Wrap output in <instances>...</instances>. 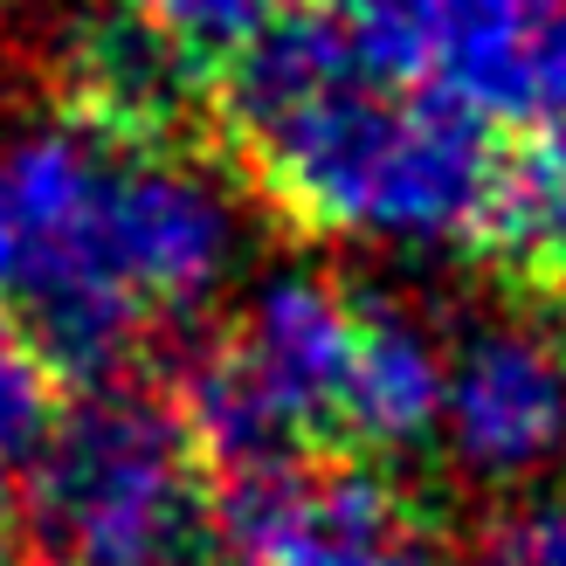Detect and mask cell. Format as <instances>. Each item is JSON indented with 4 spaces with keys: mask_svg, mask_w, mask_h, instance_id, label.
<instances>
[{
    "mask_svg": "<svg viewBox=\"0 0 566 566\" xmlns=\"http://www.w3.org/2000/svg\"><path fill=\"white\" fill-rule=\"evenodd\" d=\"M476 566H566V491L504 504V512L484 525Z\"/></svg>",
    "mask_w": 566,
    "mask_h": 566,
    "instance_id": "9",
    "label": "cell"
},
{
    "mask_svg": "<svg viewBox=\"0 0 566 566\" xmlns=\"http://www.w3.org/2000/svg\"><path fill=\"white\" fill-rule=\"evenodd\" d=\"M214 476L159 374L70 394L28 463L35 566H214Z\"/></svg>",
    "mask_w": 566,
    "mask_h": 566,
    "instance_id": "2",
    "label": "cell"
},
{
    "mask_svg": "<svg viewBox=\"0 0 566 566\" xmlns=\"http://www.w3.org/2000/svg\"><path fill=\"white\" fill-rule=\"evenodd\" d=\"M242 380L263 394L291 457L325 470L346 457V394H353V353H359V297L332 283L283 276L249 304V318L221 332Z\"/></svg>",
    "mask_w": 566,
    "mask_h": 566,
    "instance_id": "3",
    "label": "cell"
},
{
    "mask_svg": "<svg viewBox=\"0 0 566 566\" xmlns=\"http://www.w3.org/2000/svg\"><path fill=\"white\" fill-rule=\"evenodd\" d=\"M297 8H311V14H332V21H366V14H374L380 8V0H297Z\"/></svg>",
    "mask_w": 566,
    "mask_h": 566,
    "instance_id": "11",
    "label": "cell"
},
{
    "mask_svg": "<svg viewBox=\"0 0 566 566\" xmlns=\"http://www.w3.org/2000/svg\"><path fill=\"white\" fill-rule=\"evenodd\" d=\"M125 8L146 21L193 76H208L214 91H229V76L270 42V28L291 14L297 0H125Z\"/></svg>",
    "mask_w": 566,
    "mask_h": 566,
    "instance_id": "7",
    "label": "cell"
},
{
    "mask_svg": "<svg viewBox=\"0 0 566 566\" xmlns=\"http://www.w3.org/2000/svg\"><path fill=\"white\" fill-rule=\"evenodd\" d=\"M297 566H436L429 546H318Z\"/></svg>",
    "mask_w": 566,
    "mask_h": 566,
    "instance_id": "10",
    "label": "cell"
},
{
    "mask_svg": "<svg viewBox=\"0 0 566 566\" xmlns=\"http://www.w3.org/2000/svg\"><path fill=\"white\" fill-rule=\"evenodd\" d=\"M8 532H14V484H8V476H0V559H14Z\"/></svg>",
    "mask_w": 566,
    "mask_h": 566,
    "instance_id": "12",
    "label": "cell"
},
{
    "mask_svg": "<svg viewBox=\"0 0 566 566\" xmlns=\"http://www.w3.org/2000/svg\"><path fill=\"white\" fill-rule=\"evenodd\" d=\"M491 146L497 125L463 97L436 83L394 91L359 70L229 125L214 174H229L270 221L304 242H463L491 174Z\"/></svg>",
    "mask_w": 566,
    "mask_h": 566,
    "instance_id": "1",
    "label": "cell"
},
{
    "mask_svg": "<svg viewBox=\"0 0 566 566\" xmlns=\"http://www.w3.org/2000/svg\"><path fill=\"white\" fill-rule=\"evenodd\" d=\"M442 415L476 484H518L566 449V325H484L442 374Z\"/></svg>",
    "mask_w": 566,
    "mask_h": 566,
    "instance_id": "4",
    "label": "cell"
},
{
    "mask_svg": "<svg viewBox=\"0 0 566 566\" xmlns=\"http://www.w3.org/2000/svg\"><path fill=\"white\" fill-rule=\"evenodd\" d=\"M63 408H70V387L49 374L42 353L0 311V476H14L42 457V442L63 421Z\"/></svg>",
    "mask_w": 566,
    "mask_h": 566,
    "instance_id": "8",
    "label": "cell"
},
{
    "mask_svg": "<svg viewBox=\"0 0 566 566\" xmlns=\"http://www.w3.org/2000/svg\"><path fill=\"white\" fill-rule=\"evenodd\" d=\"M442 421V359L429 353L394 304L359 297V353H353V394H346V457L374 470H401L421 457Z\"/></svg>",
    "mask_w": 566,
    "mask_h": 566,
    "instance_id": "6",
    "label": "cell"
},
{
    "mask_svg": "<svg viewBox=\"0 0 566 566\" xmlns=\"http://www.w3.org/2000/svg\"><path fill=\"white\" fill-rule=\"evenodd\" d=\"M111 229H118V263L132 276L146 318H187L221 270H229V208L208 187L201 166H166V159H118L111 180Z\"/></svg>",
    "mask_w": 566,
    "mask_h": 566,
    "instance_id": "5",
    "label": "cell"
}]
</instances>
